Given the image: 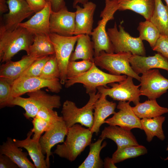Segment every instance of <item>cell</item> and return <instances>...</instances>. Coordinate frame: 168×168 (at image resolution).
<instances>
[{
    "instance_id": "cell-10",
    "label": "cell",
    "mask_w": 168,
    "mask_h": 168,
    "mask_svg": "<svg viewBox=\"0 0 168 168\" xmlns=\"http://www.w3.org/2000/svg\"><path fill=\"white\" fill-rule=\"evenodd\" d=\"M80 35L66 36L54 33L49 34L59 66L60 72L59 79L62 85L65 84L67 80V66L74 45Z\"/></svg>"
},
{
    "instance_id": "cell-37",
    "label": "cell",
    "mask_w": 168,
    "mask_h": 168,
    "mask_svg": "<svg viewBox=\"0 0 168 168\" xmlns=\"http://www.w3.org/2000/svg\"><path fill=\"white\" fill-rule=\"evenodd\" d=\"M50 55L45 56L37 58L19 77H39L45 64L49 59Z\"/></svg>"
},
{
    "instance_id": "cell-27",
    "label": "cell",
    "mask_w": 168,
    "mask_h": 168,
    "mask_svg": "<svg viewBox=\"0 0 168 168\" xmlns=\"http://www.w3.org/2000/svg\"><path fill=\"white\" fill-rule=\"evenodd\" d=\"M77 42L75 50L72 53L69 61L82 59L93 62L94 57V45L89 35H80Z\"/></svg>"
},
{
    "instance_id": "cell-29",
    "label": "cell",
    "mask_w": 168,
    "mask_h": 168,
    "mask_svg": "<svg viewBox=\"0 0 168 168\" xmlns=\"http://www.w3.org/2000/svg\"><path fill=\"white\" fill-rule=\"evenodd\" d=\"M165 117L160 116L151 118H144L141 119L142 129L146 135L147 140L150 142L154 136L163 141L165 137L162 127Z\"/></svg>"
},
{
    "instance_id": "cell-22",
    "label": "cell",
    "mask_w": 168,
    "mask_h": 168,
    "mask_svg": "<svg viewBox=\"0 0 168 168\" xmlns=\"http://www.w3.org/2000/svg\"><path fill=\"white\" fill-rule=\"evenodd\" d=\"M33 133L31 130L27 134L26 138L23 140L13 139L15 145L19 147L23 148L27 151L36 168H48L45 157L43 154L39 141L31 138Z\"/></svg>"
},
{
    "instance_id": "cell-31",
    "label": "cell",
    "mask_w": 168,
    "mask_h": 168,
    "mask_svg": "<svg viewBox=\"0 0 168 168\" xmlns=\"http://www.w3.org/2000/svg\"><path fill=\"white\" fill-rule=\"evenodd\" d=\"M105 139L100 138L94 143L90 145L89 154L84 161L78 166L79 168H101L103 167L104 162L100 158V153L105 147L107 143L102 142Z\"/></svg>"
},
{
    "instance_id": "cell-45",
    "label": "cell",
    "mask_w": 168,
    "mask_h": 168,
    "mask_svg": "<svg viewBox=\"0 0 168 168\" xmlns=\"http://www.w3.org/2000/svg\"><path fill=\"white\" fill-rule=\"evenodd\" d=\"M6 0H0V12L1 14L6 12L8 11V8L6 4Z\"/></svg>"
},
{
    "instance_id": "cell-11",
    "label": "cell",
    "mask_w": 168,
    "mask_h": 168,
    "mask_svg": "<svg viewBox=\"0 0 168 168\" xmlns=\"http://www.w3.org/2000/svg\"><path fill=\"white\" fill-rule=\"evenodd\" d=\"M59 79L46 80L40 77H19L13 82L11 95L13 98L47 87L51 92L58 93L62 89Z\"/></svg>"
},
{
    "instance_id": "cell-1",
    "label": "cell",
    "mask_w": 168,
    "mask_h": 168,
    "mask_svg": "<svg viewBox=\"0 0 168 168\" xmlns=\"http://www.w3.org/2000/svg\"><path fill=\"white\" fill-rule=\"evenodd\" d=\"M92 134L89 128L76 124L68 129L66 140L57 145L54 153L72 162L91 143Z\"/></svg>"
},
{
    "instance_id": "cell-43",
    "label": "cell",
    "mask_w": 168,
    "mask_h": 168,
    "mask_svg": "<svg viewBox=\"0 0 168 168\" xmlns=\"http://www.w3.org/2000/svg\"><path fill=\"white\" fill-rule=\"evenodd\" d=\"M45 0L47 2L50 3L52 10L54 12H57L66 6L64 0Z\"/></svg>"
},
{
    "instance_id": "cell-17",
    "label": "cell",
    "mask_w": 168,
    "mask_h": 168,
    "mask_svg": "<svg viewBox=\"0 0 168 168\" xmlns=\"http://www.w3.org/2000/svg\"><path fill=\"white\" fill-rule=\"evenodd\" d=\"M129 61L132 69L138 75L153 68L164 69L168 73V58L158 53L148 57L132 54Z\"/></svg>"
},
{
    "instance_id": "cell-24",
    "label": "cell",
    "mask_w": 168,
    "mask_h": 168,
    "mask_svg": "<svg viewBox=\"0 0 168 168\" xmlns=\"http://www.w3.org/2000/svg\"><path fill=\"white\" fill-rule=\"evenodd\" d=\"M0 154L9 157L20 168H35L27 158L28 154L17 146L13 139L8 137L7 140L0 146Z\"/></svg>"
},
{
    "instance_id": "cell-41",
    "label": "cell",
    "mask_w": 168,
    "mask_h": 168,
    "mask_svg": "<svg viewBox=\"0 0 168 168\" xmlns=\"http://www.w3.org/2000/svg\"><path fill=\"white\" fill-rule=\"evenodd\" d=\"M30 9L36 13L43 9L46 5L45 0H26Z\"/></svg>"
},
{
    "instance_id": "cell-21",
    "label": "cell",
    "mask_w": 168,
    "mask_h": 168,
    "mask_svg": "<svg viewBox=\"0 0 168 168\" xmlns=\"http://www.w3.org/2000/svg\"><path fill=\"white\" fill-rule=\"evenodd\" d=\"M100 138L110 139L116 144L117 149L125 146L139 145L131 130L117 125L105 127Z\"/></svg>"
},
{
    "instance_id": "cell-9",
    "label": "cell",
    "mask_w": 168,
    "mask_h": 168,
    "mask_svg": "<svg viewBox=\"0 0 168 168\" xmlns=\"http://www.w3.org/2000/svg\"><path fill=\"white\" fill-rule=\"evenodd\" d=\"M133 78L127 76L125 80L118 83L109 84L111 88L100 86L97 87V90L100 94L109 96L114 100L132 102L135 105L139 102L141 95L139 88L140 85H135Z\"/></svg>"
},
{
    "instance_id": "cell-35",
    "label": "cell",
    "mask_w": 168,
    "mask_h": 168,
    "mask_svg": "<svg viewBox=\"0 0 168 168\" xmlns=\"http://www.w3.org/2000/svg\"><path fill=\"white\" fill-rule=\"evenodd\" d=\"M93 63L89 60H82L78 62L69 61L66 69L67 80L86 72L91 68Z\"/></svg>"
},
{
    "instance_id": "cell-38",
    "label": "cell",
    "mask_w": 168,
    "mask_h": 168,
    "mask_svg": "<svg viewBox=\"0 0 168 168\" xmlns=\"http://www.w3.org/2000/svg\"><path fill=\"white\" fill-rule=\"evenodd\" d=\"M32 122L33 125L30 130L33 133L32 138L36 141H39L42 133L50 129L55 123L49 124L36 116L33 118Z\"/></svg>"
},
{
    "instance_id": "cell-13",
    "label": "cell",
    "mask_w": 168,
    "mask_h": 168,
    "mask_svg": "<svg viewBox=\"0 0 168 168\" xmlns=\"http://www.w3.org/2000/svg\"><path fill=\"white\" fill-rule=\"evenodd\" d=\"M9 12L5 15L0 24V30L12 31L26 18L34 13L26 0H8Z\"/></svg>"
},
{
    "instance_id": "cell-14",
    "label": "cell",
    "mask_w": 168,
    "mask_h": 168,
    "mask_svg": "<svg viewBox=\"0 0 168 168\" xmlns=\"http://www.w3.org/2000/svg\"><path fill=\"white\" fill-rule=\"evenodd\" d=\"M75 12L69 11L66 6L57 12L51 11L49 18V33L66 36L74 35Z\"/></svg>"
},
{
    "instance_id": "cell-19",
    "label": "cell",
    "mask_w": 168,
    "mask_h": 168,
    "mask_svg": "<svg viewBox=\"0 0 168 168\" xmlns=\"http://www.w3.org/2000/svg\"><path fill=\"white\" fill-rule=\"evenodd\" d=\"M52 10L51 4L47 2L43 9L35 13L27 21L20 24L18 26L26 29L34 35L38 34H49L50 16Z\"/></svg>"
},
{
    "instance_id": "cell-46",
    "label": "cell",
    "mask_w": 168,
    "mask_h": 168,
    "mask_svg": "<svg viewBox=\"0 0 168 168\" xmlns=\"http://www.w3.org/2000/svg\"><path fill=\"white\" fill-rule=\"evenodd\" d=\"M88 1V0H73V7L75 8L78 3H81L83 5Z\"/></svg>"
},
{
    "instance_id": "cell-18",
    "label": "cell",
    "mask_w": 168,
    "mask_h": 168,
    "mask_svg": "<svg viewBox=\"0 0 168 168\" xmlns=\"http://www.w3.org/2000/svg\"><path fill=\"white\" fill-rule=\"evenodd\" d=\"M83 7L77 5L75 8V29L74 35L86 34L91 35L94 22L93 16L96 4L88 2L83 4Z\"/></svg>"
},
{
    "instance_id": "cell-3",
    "label": "cell",
    "mask_w": 168,
    "mask_h": 168,
    "mask_svg": "<svg viewBox=\"0 0 168 168\" xmlns=\"http://www.w3.org/2000/svg\"><path fill=\"white\" fill-rule=\"evenodd\" d=\"M27 95L28 98L16 97L10 103L11 107L17 105L23 108L25 111L24 115L27 119L35 117L43 107L59 108L61 105L59 96L50 95L41 89L28 92Z\"/></svg>"
},
{
    "instance_id": "cell-44",
    "label": "cell",
    "mask_w": 168,
    "mask_h": 168,
    "mask_svg": "<svg viewBox=\"0 0 168 168\" xmlns=\"http://www.w3.org/2000/svg\"><path fill=\"white\" fill-rule=\"evenodd\" d=\"M113 162L112 158L106 157L104 162L103 167L105 168H117Z\"/></svg>"
},
{
    "instance_id": "cell-33",
    "label": "cell",
    "mask_w": 168,
    "mask_h": 168,
    "mask_svg": "<svg viewBox=\"0 0 168 168\" xmlns=\"http://www.w3.org/2000/svg\"><path fill=\"white\" fill-rule=\"evenodd\" d=\"M137 30L141 39L147 41L152 48L160 35L157 28L150 20H146L139 23Z\"/></svg>"
},
{
    "instance_id": "cell-26",
    "label": "cell",
    "mask_w": 168,
    "mask_h": 168,
    "mask_svg": "<svg viewBox=\"0 0 168 168\" xmlns=\"http://www.w3.org/2000/svg\"><path fill=\"white\" fill-rule=\"evenodd\" d=\"M54 54V47L49 34L34 35L33 43L30 46L27 54L38 58Z\"/></svg>"
},
{
    "instance_id": "cell-12",
    "label": "cell",
    "mask_w": 168,
    "mask_h": 168,
    "mask_svg": "<svg viewBox=\"0 0 168 168\" xmlns=\"http://www.w3.org/2000/svg\"><path fill=\"white\" fill-rule=\"evenodd\" d=\"M140 77L141 95L149 100L156 99L166 93L168 90V79L157 69H150L142 74Z\"/></svg>"
},
{
    "instance_id": "cell-7",
    "label": "cell",
    "mask_w": 168,
    "mask_h": 168,
    "mask_svg": "<svg viewBox=\"0 0 168 168\" xmlns=\"http://www.w3.org/2000/svg\"><path fill=\"white\" fill-rule=\"evenodd\" d=\"M132 54L130 52L108 53L102 51L94 57L93 62L97 66L108 71L110 74L129 76L140 81V77L132 69L130 63Z\"/></svg>"
},
{
    "instance_id": "cell-25",
    "label": "cell",
    "mask_w": 168,
    "mask_h": 168,
    "mask_svg": "<svg viewBox=\"0 0 168 168\" xmlns=\"http://www.w3.org/2000/svg\"><path fill=\"white\" fill-rule=\"evenodd\" d=\"M119 10H132L149 20L155 7V0H118Z\"/></svg>"
},
{
    "instance_id": "cell-32",
    "label": "cell",
    "mask_w": 168,
    "mask_h": 168,
    "mask_svg": "<svg viewBox=\"0 0 168 168\" xmlns=\"http://www.w3.org/2000/svg\"><path fill=\"white\" fill-rule=\"evenodd\" d=\"M147 152V148L142 145L127 146L117 149L111 158L113 162L115 164L129 158L144 155Z\"/></svg>"
},
{
    "instance_id": "cell-4",
    "label": "cell",
    "mask_w": 168,
    "mask_h": 168,
    "mask_svg": "<svg viewBox=\"0 0 168 168\" xmlns=\"http://www.w3.org/2000/svg\"><path fill=\"white\" fill-rule=\"evenodd\" d=\"M89 95L90 97L88 102L81 108H78L75 103L72 101L67 100L64 102L61 113L63 119L68 129L77 123L90 129L92 127L94 105L101 94L98 92Z\"/></svg>"
},
{
    "instance_id": "cell-20",
    "label": "cell",
    "mask_w": 168,
    "mask_h": 168,
    "mask_svg": "<svg viewBox=\"0 0 168 168\" xmlns=\"http://www.w3.org/2000/svg\"><path fill=\"white\" fill-rule=\"evenodd\" d=\"M106 97L101 94L94 105L93 124L90 130L93 133H95L96 135L99 132L101 125L105 123L106 118L116 112L115 110L116 103L108 101Z\"/></svg>"
},
{
    "instance_id": "cell-39",
    "label": "cell",
    "mask_w": 168,
    "mask_h": 168,
    "mask_svg": "<svg viewBox=\"0 0 168 168\" xmlns=\"http://www.w3.org/2000/svg\"><path fill=\"white\" fill-rule=\"evenodd\" d=\"M53 109L43 107L39 110L36 116L50 124H53L58 121L63 119L62 116H59L57 112Z\"/></svg>"
},
{
    "instance_id": "cell-34",
    "label": "cell",
    "mask_w": 168,
    "mask_h": 168,
    "mask_svg": "<svg viewBox=\"0 0 168 168\" xmlns=\"http://www.w3.org/2000/svg\"><path fill=\"white\" fill-rule=\"evenodd\" d=\"M60 76V69L55 54L50 55L39 77L45 79L53 80L59 79Z\"/></svg>"
},
{
    "instance_id": "cell-36",
    "label": "cell",
    "mask_w": 168,
    "mask_h": 168,
    "mask_svg": "<svg viewBox=\"0 0 168 168\" xmlns=\"http://www.w3.org/2000/svg\"><path fill=\"white\" fill-rule=\"evenodd\" d=\"M14 81L0 77V108L11 107L10 103L14 99L11 95L12 85Z\"/></svg>"
},
{
    "instance_id": "cell-47",
    "label": "cell",
    "mask_w": 168,
    "mask_h": 168,
    "mask_svg": "<svg viewBox=\"0 0 168 168\" xmlns=\"http://www.w3.org/2000/svg\"><path fill=\"white\" fill-rule=\"evenodd\" d=\"M166 150L168 151V145L167 146V147L166 148ZM168 160V156L165 159V160Z\"/></svg>"
},
{
    "instance_id": "cell-6",
    "label": "cell",
    "mask_w": 168,
    "mask_h": 168,
    "mask_svg": "<svg viewBox=\"0 0 168 168\" xmlns=\"http://www.w3.org/2000/svg\"><path fill=\"white\" fill-rule=\"evenodd\" d=\"M105 7L100 15L102 19L98 21L97 26L91 34L94 45V57L98 56L102 51L108 53H114L106 26L109 20L114 19V14L119 10L118 0H105Z\"/></svg>"
},
{
    "instance_id": "cell-42",
    "label": "cell",
    "mask_w": 168,
    "mask_h": 168,
    "mask_svg": "<svg viewBox=\"0 0 168 168\" xmlns=\"http://www.w3.org/2000/svg\"><path fill=\"white\" fill-rule=\"evenodd\" d=\"M18 166L9 157L0 154V168H17Z\"/></svg>"
},
{
    "instance_id": "cell-48",
    "label": "cell",
    "mask_w": 168,
    "mask_h": 168,
    "mask_svg": "<svg viewBox=\"0 0 168 168\" xmlns=\"http://www.w3.org/2000/svg\"><path fill=\"white\" fill-rule=\"evenodd\" d=\"M165 2H166V6L168 7V0H164Z\"/></svg>"
},
{
    "instance_id": "cell-16",
    "label": "cell",
    "mask_w": 168,
    "mask_h": 168,
    "mask_svg": "<svg viewBox=\"0 0 168 168\" xmlns=\"http://www.w3.org/2000/svg\"><path fill=\"white\" fill-rule=\"evenodd\" d=\"M130 103L119 101L117 107L119 111L106 120L105 123L109 125H117L129 130L134 128L142 129L141 119L134 113Z\"/></svg>"
},
{
    "instance_id": "cell-15",
    "label": "cell",
    "mask_w": 168,
    "mask_h": 168,
    "mask_svg": "<svg viewBox=\"0 0 168 168\" xmlns=\"http://www.w3.org/2000/svg\"><path fill=\"white\" fill-rule=\"evenodd\" d=\"M68 131V128L62 119L55 122L52 127L40 137L39 141L43 154L46 155L45 160L48 168L50 166L49 157L52 155V148L55 145L64 142Z\"/></svg>"
},
{
    "instance_id": "cell-40",
    "label": "cell",
    "mask_w": 168,
    "mask_h": 168,
    "mask_svg": "<svg viewBox=\"0 0 168 168\" xmlns=\"http://www.w3.org/2000/svg\"><path fill=\"white\" fill-rule=\"evenodd\" d=\"M152 49L168 58V35L160 34Z\"/></svg>"
},
{
    "instance_id": "cell-30",
    "label": "cell",
    "mask_w": 168,
    "mask_h": 168,
    "mask_svg": "<svg viewBox=\"0 0 168 168\" xmlns=\"http://www.w3.org/2000/svg\"><path fill=\"white\" fill-rule=\"evenodd\" d=\"M159 30L160 34L168 35V7L161 0H155V7L150 20Z\"/></svg>"
},
{
    "instance_id": "cell-28",
    "label": "cell",
    "mask_w": 168,
    "mask_h": 168,
    "mask_svg": "<svg viewBox=\"0 0 168 168\" xmlns=\"http://www.w3.org/2000/svg\"><path fill=\"white\" fill-rule=\"evenodd\" d=\"M133 112L140 119L151 118L162 115L168 113V108L160 106L156 99L140 102L132 107Z\"/></svg>"
},
{
    "instance_id": "cell-2",
    "label": "cell",
    "mask_w": 168,
    "mask_h": 168,
    "mask_svg": "<svg viewBox=\"0 0 168 168\" xmlns=\"http://www.w3.org/2000/svg\"><path fill=\"white\" fill-rule=\"evenodd\" d=\"M33 39L34 35L20 26L12 31L0 30V61L4 63L11 60L21 50L27 54Z\"/></svg>"
},
{
    "instance_id": "cell-8",
    "label": "cell",
    "mask_w": 168,
    "mask_h": 168,
    "mask_svg": "<svg viewBox=\"0 0 168 168\" xmlns=\"http://www.w3.org/2000/svg\"><path fill=\"white\" fill-rule=\"evenodd\" d=\"M115 22L114 27L108 28L107 31L114 52H130L132 54L145 56V48L140 37L131 36L121 24L119 26V30Z\"/></svg>"
},
{
    "instance_id": "cell-5",
    "label": "cell",
    "mask_w": 168,
    "mask_h": 168,
    "mask_svg": "<svg viewBox=\"0 0 168 168\" xmlns=\"http://www.w3.org/2000/svg\"><path fill=\"white\" fill-rule=\"evenodd\" d=\"M127 77L125 75H117L105 72L99 69L93 63L91 68L86 72L77 76L70 78L66 80L65 86L68 88L76 83L82 84L88 94L96 92L97 87L103 86L107 88V85L111 83L119 82Z\"/></svg>"
},
{
    "instance_id": "cell-23",
    "label": "cell",
    "mask_w": 168,
    "mask_h": 168,
    "mask_svg": "<svg viewBox=\"0 0 168 168\" xmlns=\"http://www.w3.org/2000/svg\"><path fill=\"white\" fill-rule=\"evenodd\" d=\"M38 58L27 54L19 61L11 60L2 64L0 68V77L14 81Z\"/></svg>"
}]
</instances>
